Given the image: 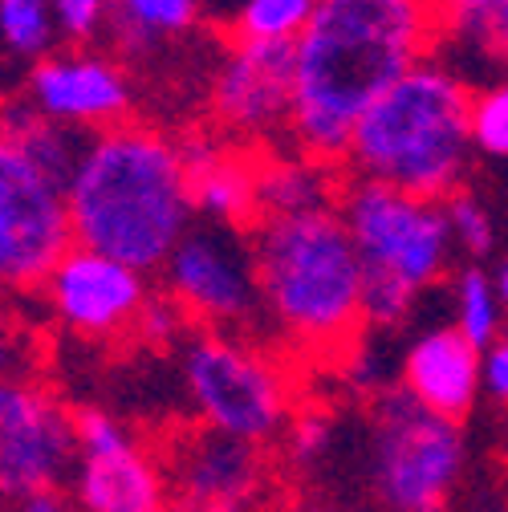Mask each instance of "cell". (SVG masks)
<instances>
[{"label": "cell", "instance_id": "cell-1", "mask_svg": "<svg viewBox=\"0 0 508 512\" xmlns=\"http://www.w3.org/2000/svg\"><path fill=\"white\" fill-rule=\"evenodd\" d=\"M439 41L435 0H317L293 41L289 147L342 167L358 118Z\"/></svg>", "mask_w": 508, "mask_h": 512}, {"label": "cell", "instance_id": "cell-2", "mask_svg": "<svg viewBox=\"0 0 508 512\" xmlns=\"http://www.w3.org/2000/svg\"><path fill=\"white\" fill-rule=\"evenodd\" d=\"M66 212L74 244L159 273L196 228L179 139L135 118L90 135L66 179Z\"/></svg>", "mask_w": 508, "mask_h": 512}, {"label": "cell", "instance_id": "cell-3", "mask_svg": "<svg viewBox=\"0 0 508 512\" xmlns=\"http://www.w3.org/2000/svg\"><path fill=\"white\" fill-rule=\"evenodd\" d=\"M261 317L285 354L342 362L366 334V269L354 236L334 208L261 216L248 228Z\"/></svg>", "mask_w": 508, "mask_h": 512}, {"label": "cell", "instance_id": "cell-4", "mask_svg": "<svg viewBox=\"0 0 508 512\" xmlns=\"http://www.w3.org/2000/svg\"><path fill=\"white\" fill-rule=\"evenodd\" d=\"M472 86L448 61L423 57L354 126L342 171L411 196L448 200L472 163Z\"/></svg>", "mask_w": 508, "mask_h": 512}, {"label": "cell", "instance_id": "cell-5", "mask_svg": "<svg viewBox=\"0 0 508 512\" xmlns=\"http://www.w3.org/2000/svg\"><path fill=\"white\" fill-rule=\"evenodd\" d=\"M338 212L366 269V330H399L415 313L419 297L448 277L456 240L443 200L342 175Z\"/></svg>", "mask_w": 508, "mask_h": 512}, {"label": "cell", "instance_id": "cell-6", "mask_svg": "<svg viewBox=\"0 0 508 512\" xmlns=\"http://www.w3.org/2000/svg\"><path fill=\"white\" fill-rule=\"evenodd\" d=\"M192 419L216 435L273 447L301 407L289 354L244 330H192L179 346Z\"/></svg>", "mask_w": 508, "mask_h": 512}, {"label": "cell", "instance_id": "cell-7", "mask_svg": "<svg viewBox=\"0 0 508 512\" xmlns=\"http://www.w3.org/2000/svg\"><path fill=\"white\" fill-rule=\"evenodd\" d=\"M460 476V423L419 407L399 382L370 399V484L387 512H448Z\"/></svg>", "mask_w": 508, "mask_h": 512}, {"label": "cell", "instance_id": "cell-8", "mask_svg": "<svg viewBox=\"0 0 508 512\" xmlns=\"http://www.w3.org/2000/svg\"><path fill=\"white\" fill-rule=\"evenodd\" d=\"M70 244L66 183L0 131V293L41 289Z\"/></svg>", "mask_w": 508, "mask_h": 512}, {"label": "cell", "instance_id": "cell-9", "mask_svg": "<svg viewBox=\"0 0 508 512\" xmlns=\"http://www.w3.org/2000/svg\"><path fill=\"white\" fill-rule=\"evenodd\" d=\"M159 289L183 309L192 330L248 334L261 317V285L252 269L248 232L236 228H192L159 269Z\"/></svg>", "mask_w": 508, "mask_h": 512}, {"label": "cell", "instance_id": "cell-10", "mask_svg": "<svg viewBox=\"0 0 508 512\" xmlns=\"http://www.w3.org/2000/svg\"><path fill=\"white\" fill-rule=\"evenodd\" d=\"M74 456V411L33 378H0V504L61 492Z\"/></svg>", "mask_w": 508, "mask_h": 512}, {"label": "cell", "instance_id": "cell-11", "mask_svg": "<svg viewBox=\"0 0 508 512\" xmlns=\"http://www.w3.org/2000/svg\"><path fill=\"white\" fill-rule=\"evenodd\" d=\"M167 476V512H261L273 488L269 447L183 427L159 452Z\"/></svg>", "mask_w": 508, "mask_h": 512}, {"label": "cell", "instance_id": "cell-12", "mask_svg": "<svg viewBox=\"0 0 508 512\" xmlns=\"http://www.w3.org/2000/svg\"><path fill=\"white\" fill-rule=\"evenodd\" d=\"M78 456L70 472V500L78 512H163L167 476L155 447L106 407L74 411Z\"/></svg>", "mask_w": 508, "mask_h": 512}, {"label": "cell", "instance_id": "cell-13", "mask_svg": "<svg viewBox=\"0 0 508 512\" xmlns=\"http://www.w3.org/2000/svg\"><path fill=\"white\" fill-rule=\"evenodd\" d=\"M53 322L86 342H131L135 326L155 297L151 273L131 269L106 252L70 244V252L41 281Z\"/></svg>", "mask_w": 508, "mask_h": 512}, {"label": "cell", "instance_id": "cell-14", "mask_svg": "<svg viewBox=\"0 0 508 512\" xmlns=\"http://www.w3.org/2000/svg\"><path fill=\"white\" fill-rule=\"evenodd\" d=\"M208 114L232 143H273L289 135L293 45L228 37L208 82Z\"/></svg>", "mask_w": 508, "mask_h": 512}, {"label": "cell", "instance_id": "cell-15", "mask_svg": "<svg viewBox=\"0 0 508 512\" xmlns=\"http://www.w3.org/2000/svg\"><path fill=\"white\" fill-rule=\"evenodd\" d=\"M21 94L53 122L78 135H98L131 122L135 82L122 57L94 45H61L29 70Z\"/></svg>", "mask_w": 508, "mask_h": 512}, {"label": "cell", "instance_id": "cell-16", "mask_svg": "<svg viewBox=\"0 0 508 512\" xmlns=\"http://www.w3.org/2000/svg\"><path fill=\"white\" fill-rule=\"evenodd\" d=\"M395 382L419 407L460 423L484 395V350L456 326H431L407 342Z\"/></svg>", "mask_w": 508, "mask_h": 512}, {"label": "cell", "instance_id": "cell-17", "mask_svg": "<svg viewBox=\"0 0 508 512\" xmlns=\"http://www.w3.org/2000/svg\"><path fill=\"white\" fill-rule=\"evenodd\" d=\"M187 179H192V204L216 228L248 232L261 220L257 212V155L244 147L220 143L212 135H187L179 139Z\"/></svg>", "mask_w": 508, "mask_h": 512}, {"label": "cell", "instance_id": "cell-18", "mask_svg": "<svg viewBox=\"0 0 508 512\" xmlns=\"http://www.w3.org/2000/svg\"><path fill=\"white\" fill-rule=\"evenodd\" d=\"M342 175L330 163H317L301 151H261L257 155V212L261 216H297L334 208Z\"/></svg>", "mask_w": 508, "mask_h": 512}, {"label": "cell", "instance_id": "cell-19", "mask_svg": "<svg viewBox=\"0 0 508 512\" xmlns=\"http://www.w3.org/2000/svg\"><path fill=\"white\" fill-rule=\"evenodd\" d=\"M204 13V0H114L110 37L122 57H147L192 37Z\"/></svg>", "mask_w": 508, "mask_h": 512}, {"label": "cell", "instance_id": "cell-20", "mask_svg": "<svg viewBox=\"0 0 508 512\" xmlns=\"http://www.w3.org/2000/svg\"><path fill=\"white\" fill-rule=\"evenodd\" d=\"M0 131H5L33 163H41L61 183H66L70 171L78 167V155H82V147L90 139V135H78V131H70V126L45 118L25 94L0 98Z\"/></svg>", "mask_w": 508, "mask_h": 512}, {"label": "cell", "instance_id": "cell-21", "mask_svg": "<svg viewBox=\"0 0 508 512\" xmlns=\"http://www.w3.org/2000/svg\"><path fill=\"white\" fill-rule=\"evenodd\" d=\"M57 45H61V33H57L49 0H0V74L21 78L25 86L29 70L37 61H45ZM5 94H13L9 82H5Z\"/></svg>", "mask_w": 508, "mask_h": 512}, {"label": "cell", "instance_id": "cell-22", "mask_svg": "<svg viewBox=\"0 0 508 512\" xmlns=\"http://www.w3.org/2000/svg\"><path fill=\"white\" fill-rule=\"evenodd\" d=\"M439 37L472 49L508 74V0H435Z\"/></svg>", "mask_w": 508, "mask_h": 512}, {"label": "cell", "instance_id": "cell-23", "mask_svg": "<svg viewBox=\"0 0 508 512\" xmlns=\"http://www.w3.org/2000/svg\"><path fill=\"white\" fill-rule=\"evenodd\" d=\"M317 0H224L220 17L236 41H277L293 45L309 25Z\"/></svg>", "mask_w": 508, "mask_h": 512}, {"label": "cell", "instance_id": "cell-24", "mask_svg": "<svg viewBox=\"0 0 508 512\" xmlns=\"http://www.w3.org/2000/svg\"><path fill=\"white\" fill-rule=\"evenodd\" d=\"M452 317V326L480 350H488L504 334V305L496 293V277L484 273L476 261L464 265L452 281Z\"/></svg>", "mask_w": 508, "mask_h": 512}, {"label": "cell", "instance_id": "cell-25", "mask_svg": "<svg viewBox=\"0 0 508 512\" xmlns=\"http://www.w3.org/2000/svg\"><path fill=\"white\" fill-rule=\"evenodd\" d=\"M281 464L297 476L313 472V468H322L334 452V415L322 411V407H297L289 427L281 431Z\"/></svg>", "mask_w": 508, "mask_h": 512}, {"label": "cell", "instance_id": "cell-26", "mask_svg": "<svg viewBox=\"0 0 508 512\" xmlns=\"http://www.w3.org/2000/svg\"><path fill=\"white\" fill-rule=\"evenodd\" d=\"M443 212H448L456 252H464L468 261H484V256L496 248V220L476 191H468V187L452 191V196L443 200Z\"/></svg>", "mask_w": 508, "mask_h": 512}, {"label": "cell", "instance_id": "cell-27", "mask_svg": "<svg viewBox=\"0 0 508 512\" xmlns=\"http://www.w3.org/2000/svg\"><path fill=\"white\" fill-rule=\"evenodd\" d=\"M472 147L488 159H508V74L472 90Z\"/></svg>", "mask_w": 508, "mask_h": 512}, {"label": "cell", "instance_id": "cell-28", "mask_svg": "<svg viewBox=\"0 0 508 512\" xmlns=\"http://www.w3.org/2000/svg\"><path fill=\"white\" fill-rule=\"evenodd\" d=\"M61 45H98L110 33L114 0H49Z\"/></svg>", "mask_w": 508, "mask_h": 512}, {"label": "cell", "instance_id": "cell-29", "mask_svg": "<svg viewBox=\"0 0 508 512\" xmlns=\"http://www.w3.org/2000/svg\"><path fill=\"white\" fill-rule=\"evenodd\" d=\"M187 326H192V322L183 317V309L163 289H155V297L147 301L131 342H139L147 350H179L187 342Z\"/></svg>", "mask_w": 508, "mask_h": 512}, {"label": "cell", "instance_id": "cell-30", "mask_svg": "<svg viewBox=\"0 0 508 512\" xmlns=\"http://www.w3.org/2000/svg\"><path fill=\"white\" fill-rule=\"evenodd\" d=\"M484 395L500 407H508V334H500L484 350Z\"/></svg>", "mask_w": 508, "mask_h": 512}, {"label": "cell", "instance_id": "cell-31", "mask_svg": "<svg viewBox=\"0 0 508 512\" xmlns=\"http://www.w3.org/2000/svg\"><path fill=\"white\" fill-rule=\"evenodd\" d=\"M29 346L17 330L0 326V378H29Z\"/></svg>", "mask_w": 508, "mask_h": 512}, {"label": "cell", "instance_id": "cell-32", "mask_svg": "<svg viewBox=\"0 0 508 512\" xmlns=\"http://www.w3.org/2000/svg\"><path fill=\"white\" fill-rule=\"evenodd\" d=\"M9 512H78V508H74V500L66 492H37L29 500L9 504Z\"/></svg>", "mask_w": 508, "mask_h": 512}, {"label": "cell", "instance_id": "cell-33", "mask_svg": "<svg viewBox=\"0 0 508 512\" xmlns=\"http://www.w3.org/2000/svg\"><path fill=\"white\" fill-rule=\"evenodd\" d=\"M492 277H496V293H500V305H504V313H508V261H500V269H496Z\"/></svg>", "mask_w": 508, "mask_h": 512}, {"label": "cell", "instance_id": "cell-34", "mask_svg": "<svg viewBox=\"0 0 508 512\" xmlns=\"http://www.w3.org/2000/svg\"><path fill=\"white\" fill-rule=\"evenodd\" d=\"M285 512H338V508H330V504H317V500H297V504H289Z\"/></svg>", "mask_w": 508, "mask_h": 512}, {"label": "cell", "instance_id": "cell-35", "mask_svg": "<svg viewBox=\"0 0 508 512\" xmlns=\"http://www.w3.org/2000/svg\"><path fill=\"white\" fill-rule=\"evenodd\" d=\"M163 512H167V508H163Z\"/></svg>", "mask_w": 508, "mask_h": 512}]
</instances>
